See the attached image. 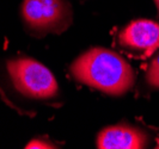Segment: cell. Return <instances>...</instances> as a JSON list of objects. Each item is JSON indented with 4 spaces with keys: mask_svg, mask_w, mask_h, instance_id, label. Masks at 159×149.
I'll list each match as a JSON object with an SVG mask.
<instances>
[{
    "mask_svg": "<svg viewBox=\"0 0 159 149\" xmlns=\"http://www.w3.org/2000/svg\"><path fill=\"white\" fill-rule=\"evenodd\" d=\"M71 72L78 81L112 95L126 93L134 84L132 67L111 50L93 48L72 63Z\"/></svg>",
    "mask_w": 159,
    "mask_h": 149,
    "instance_id": "6da1fadb",
    "label": "cell"
},
{
    "mask_svg": "<svg viewBox=\"0 0 159 149\" xmlns=\"http://www.w3.org/2000/svg\"><path fill=\"white\" fill-rule=\"evenodd\" d=\"M7 72L19 93L32 99H49L57 94V84L52 72L39 61L28 57L11 60Z\"/></svg>",
    "mask_w": 159,
    "mask_h": 149,
    "instance_id": "7a4b0ae2",
    "label": "cell"
},
{
    "mask_svg": "<svg viewBox=\"0 0 159 149\" xmlns=\"http://www.w3.org/2000/svg\"><path fill=\"white\" fill-rule=\"evenodd\" d=\"M147 81L152 86L159 88V54L158 56L152 61L151 66L147 72Z\"/></svg>",
    "mask_w": 159,
    "mask_h": 149,
    "instance_id": "8992f818",
    "label": "cell"
},
{
    "mask_svg": "<svg viewBox=\"0 0 159 149\" xmlns=\"http://www.w3.org/2000/svg\"><path fill=\"white\" fill-rule=\"evenodd\" d=\"M22 16L29 29L39 35L60 33L71 24L72 10L65 0H24Z\"/></svg>",
    "mask_w": 159,
    "mask_h": 149,
    "instance_id": "3957f363",
    "label": "cell"
},
{
    "mask_svg": "<svg viewBox=\"0 0 159 149\" xmlns=\"http://www.w3.org/2000/svg\"><path fill=\"white\" fill-rule=\"evenodd\" d=\"M122 46L150 55L159 48V24L139 19L127 25L120 33Z\"/></svg>",
    "mask_w": 159,
    "mask_h": 149,
    "instance_id": "277c9868",
    "label": "cell"
},
{
    "mask_svg": "<svg viewBox=\"0 0 159 149\" xmlns=\"http://www.w3.org/2000/svg\"><path fill=\"white\" fill-rule=\"evenodd\" d=\"M158 148H159V140H158Z\"/></svg>",
    "mask_w": 159,
    "mask_h": 149,
    "instance_id": "9c48e42d",
    "label": "cell"
},
{
    "mask_svg": "<svg viewBox=\"0 0 159 149\" xmlns=\"http://www.w3.org/2000/svg\"><path fill=\"white\" fill-rule=\"evenodd\" d=\"M25 148L31 149V148H53L52 144H49L48 142H43L41 140H32L31 142H29L26 144Z\"/></svg>",
    "mask_w": 159,
    "mask_h": 149,
    "instance_id": "52a82bcc",
    "label": "cell"
},
{
    "mask_svg": "<svg viewBox=\"0 0 159 149\" xmlns=\"http://www.w3.org/2000/svg\"><path fill=\"white\" fill-rule=\"evenodd\" d=\"M146 144V134L125 124L108 126L97 136V148L99 149H140Z\"/></svg>",
    "mask_w": 159,
    "mask_h": 149,
    "instance_id": "5b68a950",
    "label": "cell"
},
{
    "mask_svg": "<svg viewBox=\"0 0 159 149\" xmlns=\"http://www.w3.org/2000/svg\"><path fill=\"white\" fill-rule=\"evenodd\" d=\"M154 2H156V5H157V7L159 10V0H154Z\"/></svg>",
    "mask_w": 159,
    "mask_h": 149,
    "instance_id": "ba28073f",
    "label": "cell"
}]
</instances>
